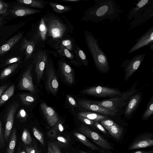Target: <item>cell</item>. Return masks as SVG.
<instances>
[{
	"mask_svg": "<svg viewBox=\"0 0 153 153\" xmlns=\"http://www.w3.org/2000/svg\"><path fill=\"white\" fill-rule=\"evenodd\" d=\"M43 17L47 29V44L55 50L61 40L71 36L74 27L64 16L48 13Z\"/></svg>",
	"mask_w": 153,
	"mask_h": 153,
	"instance_id": "6da1fadb",
	"label": "cell"
},
{
	"mask_svg": "<svg viewBox=\"0 0 153 153\" xmlns=\"http://www.w3.org/2000/svg\"><path fill=\"white\" fill-rule=\"evenodd\" d=\"M95 4L84 12L81 21L97 22L107 19L117 20L122 11L114 0H95Z\"/></svg>",
	"mask_w": 153,
	"mask_h": 153,
	"instance_id": "7a4b0ae2",
	"label": "cell"
},
{
	"mask_svg": "<svg viewBox=\"0 0 153 153\" xmlns=\"http://www.w3.org/2000/svg\"><path fill=\"white\" fill-rule=\"evenodd\" d=\"M84 36L86 43L93 59L95 65L98 71L106 73L110 67L108 57L100 47L98 39L89 31L85 30Z\"/></svg>",
	"mask_w": 153,
	"mask_h": 153,
	"instance_id": "3957f363",
	"label": "cell"
},
{
	"mask_svg": "<svg viewBox=\"0 0 153 153\" xmlns=\"http://www.w3.org/2000/svg\"><path fill=\"white\" fill-rule=\"evenodd\" d=\"M138 83V81H136L129 89L123 92L120 96L100 101H95V102L98 105L117 113L119 108L126 105V101L141 89H136Z\"/></svg>",
	"mask_w": 153,
	"mask_h": 153,
	"instance_id": "277c9868",
	"label": "cell"
},
{
	"mask_svg": "<svg viewBox=\"0 0 153 153\" xmlns=\"http://www.w3.org/2000/svg\"><path fill=\"white\" fill-rule=\"evenodd\" d=\"M51 53L55 56H58L55 51H52L40 48L33 56V62L35 65V72L36 74L37 82H40L48 58Z\"/></svg>",
	"mask_w": 153,
	"mask_h": 153,
	"instance_id": "5b68a950",
	"label": "cell"
},
{
	"mask_svg": "<svg viewBox=\"0 0 153 153\" xmlns=\"http://www.w3.org/2000/svg\"><path fill=\"white\" fill-rule=\"evenodd\" d=\"M80 93L97 97L111 98L121 96L123 92L115 88L97 85L89 87L82 90Z\"/></svg>",
	"mask_w": 153,
	"mask_h": 153,
	"instance_id": "8992f818",
	"label": "cell"
},
{
	"mask_svg": "<svg viewBox=\"0 0 153 153\" xmlns=\"http://www.w3.org/2000/svg\"><path fill=\"white\" fill-rule=\"evenodd\" d=\"M31 37L36 45L39 48H43L47 44V29L43 17L34 24L33 27Z\"/></svg>",
	"mask_w": 153,
	"mask_h": 153,
	"instance_id": "52a82bcc",
	"label": "cell"
},
{
	"mask_svg": "<svg viewBox=\"0 0 153 153\" xmlns=\"http://www.w3.org/2000/svg\"><path fill=\"white\" fill-rule=\"evenodd\" d=\"M78 131L80 133L91 139L101 148L107 150H113L112 146L108 140L93 131L87 126L83 124L80 125Z\"/></svg>",
	"mask_w": 153,
	"mask_h": 153,
	"instance_id": "ba28073f",
	"label": "cell"
},
{
	"mask_svg": "<svg viewBox=\"0 0 153 153\" xmlns=\"http://www.w3.org/2000/svg\"><path fill=\"white\" fill-rule=\"evenodd\" d=\"M146 56V53L138 54L130 59H125L122 63L121 68L125 72L124 78L126 81L128 80L138 69Z\"/></svg>",
	"mask_w": 153,
	"mask_h": 153,
	"instance_id": "9c48e42d",
	"label": "cell"
},
{
	"mask_svg": "<svg viewBox=\"0 0 153 153\" xmlns=\"http://www.w3.org/2000/svg\"><path fill=\"white\" fill-rule=\"evenodd\" d=\"M45 68L47 75V89L52 94L55 95L58 90L59 83L55 73L53 62L50 57L47 59Z\"/></svg>",
	"mask_w": 153,
	"mask_h": 153,
	"instance_id": "30bf717a",
	"label": "cell"
},
{
	"mask_svg": "<svg viewBox=\"0 0 153 153\" xmlns=\"http://www.w3.org/2000/svg\"><path fill=\"white\" fill-rule=\"evenodd\" d=\"M153 145V134L148 132L138 134L129 145L128 149L132 150L144 148Z\"/></svg>",
	"mask_w": 153,
	"mask_h": 153,
	"instance_id": "8fae6325",
	"label": "cell"
},
{
	"mask_svg": "<svg viewBox=\"0 0 153 153\" xmlns=\"http://www.w3.org/2000/svg\"><path fill=\"white\" fill-rule=\"evenodd\" d=\"M78 107L81 109L101 114L107 116L113 117L116 115L117 113L98 105L95 100L82 99L78 101Z\"/></svg>",
	"mask_w": 153,
	"mask_h": 153,
	"instance_id": "7c38bea8",
	"label": "cell"
},
{
	"mask_svg": "<svg viewBox=\"0 0 153 153\" xmlns=\"http://www.w3.org/2000/svg\"><path fill=\"white\" fill-rule=\"evenodd\" d=\"M33 67V65L31 64L23 73L19 82V87L21 90L28 91L33 94L36 89L31 74Z\"/></svg>",
	"mask_w": 153,
	"mask_h": 153,
	"instance_id": "4fadbf2b",
	"label": "cell"
},
{
	"mask_svg": "<svg viewBox=\"0 0 153 153\" xmlns=\"http://www.w3.org/2000/svg\"><path fill=\"white\" fill-rule=\"evenodd\" d=\"M136 43L129 50L128 53H131L137 50L143 46L153 44V26L149 29L142 36L136 41Z\"/></svg>",
	"mask_w": 153,
	"mask_h": 153,
	"instance_id": "5bb4252c",
	"label": "cell"
},
{
	"mask_svg": "<svg viewBox=\"0 0 153 153\" xmlns=\"http://www.w3.org/2000/svg\"><path fill=\"white\" fill-rule=\"evenodd\" d=\"M19 104L14 102L9 107L7 111L4 136L6 140L10 135L13 125L14 116L19 107Z\"/></svg>",
	"mask_w": 153,
	"mask_h": 153,
	"instance_id": "9a60e30c",
	"label": "cell"
},
{
	"mask_svg": "<svg viewBox=\"0 0 153 153\" xmlns=\"http://www.w3.org/2000/svg\"><path fill=\"white\" fill-rule=\"evenodd\" d=\"M58 65L65 82L72 85L74 82L73 71L71 66L63 59L58 60Z\"/></svg>",
	"mask_w": 153,
	"mask_h": 153,
	"instance_id": "2e32d148",
	"label": "cell"
},
{
	"mask_svg": "<svg viewBox=\"0 0 153 153\" xmlns=\"http://www.w3.org/2000/svg\"><path fill=\"white\" fill-rule=\"evenodd\" d=\"M153 15V2H151L146 9L134 18L130 24V28H134L139 24H142L150 19Z\"/></svg>",
	"mask_w": 153,
	"mask_h": 153,
	"instance_id": "e0dca14e",
	"label": "cell"
},
{
	"mask_svg": "<svg viewBox=\"0 0 153 153\" xmlns=\"http://www.w3.org/2000/svg\"><path fill=\"white\" fill-rule=\"evenodd\" d=\"M142 97L141 93L139 91L131 96L125 111V118H129L131 115L140 104Z\"/></svg>",
	"mask_w": 153,
	"mask_h": 153,
	"instance_id": "ac0fdd59",
	"label": "cell"
},
{
	"mask_svg": "<svg viewBox=\"0 0 153 153\" xmlns=\"http://www.w3.org/2000/svg\"><path fill=\"white\" fill-rule=\"evenodd\" d=\"M40 107L48 123L52 127L59 119L57 114L52 108L45 103H41Z\"/></svg>",
	"mask_w": 153,
	"mask_h": 153,
	"instance_id": "d6986e66",
	"label": "cell"
},
{
	"mask_svg": "<svg viewBox=\"0 0 153 153\" xmlns=\"http://www.w3.org/2000/svg\"><path fill=\"white\" fill-rule=\"evenodd\" d=\"M36 46L35 42L32 39L25 38L22 40L21 49L25 53V60L28 59L33 55Z\"/></svg>",
	"mask_w": 153,
	"mask_h": 153,
	"instance_id": "ffe728a7",
	"label": "cell"
},
{
	"mask_svg": "<svg viewBox=\"0 0 153 153\" xmlns=\"http://www.w3.org/2000/svg\"><path fill=\"white\" fill-rule=\"evenodd\" d=\"M73 52L75 56L74 59L71 60V63L77 66L84 65L87 66L88 65L89 62L85 53L78 45H76Z\"/></svg>",
	"mask_w": 153,
	"mask_h": 153,
	"instance_id": "44dd1931",
	"label": "cell"
},
{
	"mask_svg": "<svg viewBox=\"0 0 153 153\" xmlns=\"http://www.w3.org/2000/svg\"><path fill=\"white\" fill-rule=\"evenodd\" d=\"M11 11L13 15L19 17L35 14L41 12V10L39 9L21 6L15 7Z\"/></svg>",
	"mask_w": 153,
	"mask_h": 153,
	"instance_id": "7402d4cb",
	"label": "cell"
},
{
	"mask_svg": "<svg viewBox=\"0 0 153 153\" xmlns=\"http://www.w3.org/2000/svg\"><path fill=\"white\" fill-rule=\"evenodd\" d=\"M151 2L149 0H141L139 1L136 6L133 8L127 15V19L135 18L143 12Z\"/></svg>",
	"mask_w": 153,
	"mask_h": 153,
	"instance_id": "603a6c76",
	"label": "cell"
},
{
	"mask_svg": "<svg viewBox=\"0 0 153 153\" xmlns=\"http://www.w3.org/2000/svg\"><path fill=\"white\" fill-rule=\"evenodd\" d=\"M22 33H19L14 36L4 44L0 47V56L8 51L16 44L22 36Z\"/></svg>",
	"mask_w": 153,
	"mask_h": 153,
	"instance_id": "cb8c5ba5",
	"label": "cell"
},
{
	"mask_svg": "<svg viewBox=\"0 0 153 153\" xmlns=\"http://www.w3.org/2000/svg\"><path fill=\"white\" fill-rule=\"evenodd\" d=\"M16 1L21 4L39 9L46 8L48 4V1L42 0H18Z\"/></svg>",
	"mask_w": 153,
	"mask_h": 153,
	"instance_id": "d4e9b609",
	"label": "cell"
},
{
	"mask_svg": "<svg viewBox=\"0 0 153 153\" xmlns=\"http://www.w3.org/2000/svg\"><path fill=\"white\" fill-rule=\"evenodd\" d=\"M74 134L79 140L86 146L100 153H103V152L102 149H100L97 146L90 141L83 134L79 132H75L74 133Z\"/></svg>",
	"mask_w": 153,
	"mask_h": 153,
	"instance_id": "484cf974",
	"label": "cell"
},
{
	"mask_svg": "<svg viewBox=\"0 0 153 153\" xmlns=\"http://www.w3.org/2000/svg\"><path fill=\"white\" fill-rule=\"evenodd\" d=\"M78 116H81L87 118L94 121H101L107 118L108 117L106 115H103L100 114L91 112H79Z\"/></svg>",
	"mask_w": 153,
	"mask_h": 153,
	"instance_id": "4316f807",
	"label": "cell"
},
{
	"mask_svg": "<svg viewBox=\"0 0 153 153\" xmlns=\"http://www.w3.org/2000/svg\"><path fill=\"white\" fill-rule=\"evenodd\" d=\"M52 127L48 133V136L52 139L57 135L61 134L64 130L63 123L59 119Z\"/></svg>",
	"mask_w": 153,
	"mask_h": 153,
	"instance_id": "83f0119b",
	"label": "cell"
},
{
	"mask_svg": "<svg viewBox=\"0 0 153 153\" xmlns=\"http://www.w3.org/2000/svg\"><path fill=\"white\" fill-rule=\"evenodd\" d=\"M105 128L112 137L117 140L120 138L123 132V128L117 123Z\"/></svg>",
	"mask_w": 153,
	"mask_h": 153,
	"instance_id": "f1b7e54d",
	"label": "cell"
},
{
	"mask_svg": "<svg viewBox=\"0 0 153 153\" xmlns=\"http://www.w3.org/2000/svg\"><path fill=\"white\" fill-rule=\"evenodd\" d=\"M55 50L58 55L62 57L71 60L74 57V52L70 51L61 44L59 45Z\"/></svg>",
	"mask_w": 153,
	"mask_h": 153,
	"instance_id": "f546056e",
	"label": "cell"
},
{
	"mask_svg": "<svg viewBox=\"0 0 153 153\" xmlns=\"http://www.w3.org/2000/svg\"><path fill=\"white\" fill-rule=\"evenodd\" d=\"M59 44L62 45L69 51L73 52L75 49L77 45L75 39L72 36L62 40L60 41L58 46Z\"/></svg>",
	"mask_w": 153,
	"mask_h": 153,
	"instance_id": "4dcf8cb0",
	"label": "cell"
},
{
	"mask_svg": "<svg viewBox=\"0 0 153 153\" xmlns=\"http://www.w3.org/2000/svg\"><path fill=\"white\" fill-rule=\"evenodd\" d=\"M48 4L52 8L55 12L59 13H63L67 12L72 9L71 6L62 5L53 2H48Z\"/></svg>",
	"mask_w": 153,
	"mask_h": 153,
	"instance_id": "1f68e13d",
	"label": "cell"
},
{
	"mask_svg": "<svg viewBox=\"0 0 153 153\" xmlns=\"http://www.w3.org/2000/svg\"><path fill=\"white\" fill-rule=\"evenodd\" d=\"M16 141V130L14 128L12 131L10 139L7 147L6 153H14Z\"/></svg>",
	"mask_w": 153,
	"mask_h": 153,
	"instance_id": "d6a6232c",
	"label": "cell"
},
{
	"mask_svg": "<svg viewBox=\"0 0 153 153\" xmlns=\"http://www.w3.org/2000/svg\"><path fill=\"white\" fill-rule=\"evenodd\" d=\"M15 86L13 85H11L4 92L0 98V105L5 103L13 94Z\"/></svg>",
	"mask_w": 153,
	"mask_h": 153,
	"instance_id": "836d02e7",
	"label": "cell"
},
{
	"mask_svg": "<svg viewBox=\"0 0 153 153\" xmlns=\"http://www.w3.org/2000/svg\"><path fill=\"white\" fill-rule=\"evenodd\" d=\"M153 114V95H152L142 115L143 120H148Z\"/></svg>",
	"mask_w": 153,
	"mask_h": 153,
	"instance_id": "e575fe53",
	"label": "cell"
},
{
	"mask_svg": "<svg viewBox=\"0 0 153 153\" xmlns=\"http://www.w3.org/2000/svg\"><path fill=\"white\" fill-rule=\"evenodd\" d=\"M19 64V63H15L4 68L0 74V79H3L10 74L17 68Z\"/></svg>",
	"mask_w": 153,
	"mask_h": 153,
	"instance_id": "d590c367",
	"label": "cell"
},
{
	"mask_svg": "<svg viewBox=\"0 0 153 153\" xmlns=\"http://www.w3.org/2000/svg\"><path fill=\"white\" fill-rule=\"evenodd\" d=\"M21 102L24 105H30L34 102L36 98L32 95L27 93H22L19 95Z\"/></svg>",
	"mask_w": 153,
	"mask_h": 153,
	"instance_id": "8d00e7d4",
	"label": "cell"
},
{
	"mask_svg": "<svg viewBox=\"0 0 153 153\" xmlns=\"http://www.w3.org/2000/svg\"><path fill=\"white\" fill-rule=\"evenodd\" d=\"M54 141L56 143L60 146L66 147L69 144V140L68 137L59 134L57 135L53 139Z\"/></svg>",
	"mask_w": 153,
	"mask_h": 153,
	"instance_id": "74e56055",
	"label": "cell"
},
{
	"mask_svg": "<svg viewBox=\"0 0 153 153\" xmlns=\"http://www.w3.org/2000/svg\"><path fill=\"white\" fill-rule=\"evenodd\" d=\"M48 153H62L60 146L54 141L48 142Z\"/></svg>",
	"mask_w": 153,
	"mask_h": 153,
	"instance_id": "f35d334b",
	"label": "cell"
},
{
	"mask_svg": "<svg viewBox=\"0 0 153 153\" xmlns=\"http://www.w3.org/2000/svg\"><path fill=\"white\" fill-rule=\"evenodd\" d=\"M32 131L34 137L42 146H45V143L43 134L36 127H33Z\"/></svg>",
	"mask_w": 153,
	"mask_h": 153,
	"instance_id": "ab89813d",
	"label": "cell"
},
{
	"mask_svg": "<svg viewBox=\"0 0 153 153\" xmlns=\"http://www.w3.org/2000/svg\"><path fill=\"white\" fill-rule=\"evenodd\" d=\"M22 139L23 143L26 145H29L32 142V138L28 131L24 128L22 133Z\"/></svg>",
	"mask_w": 153,
	"mask_h": 153,
	"instance_id": "60d3db41",
	"label": "cell"
},
{
	"mask_svg": "<svg viewBox=\"0 0 153 153\" xmlns=\"http://www.w3.org/2000/svg\"><path fill=\"white\" fill-rule=\"evenodd\" d=\"M116 123L113 120L106 118L101 121V125L104 128L110 127Z\"/></svg>",
	"mask_w": 153,
	"mask_h": 153,
	"instance_id": "b9f144b4",
	"label": "cell"
},
{
	"mask_svg": "<svg viewBox=\"0 0 153 153\" xmlns=\"http://www.w3.org/2000/svg\"><path fill=\"white\" fill-rule=\"evenodd\" d=\"M8 6L7 4L0 0V14L6 13L8 10Z\"/></svg>",
	"mask_w": 153,
	"mask_h": 153,
	"instance_id": "7bdbcfd3",
	"label": "cell"
},
{
	"mask_svg": "<svg viewBox=\"0 0 153 153\" xmlns=\"http://www.w3.org/2000/svg\"><path fill=\"white\" fill-rule=\"evenodd\" d=\"M78 118L80 121L86 125L93 126L94 122L93 121L81 116H78Z\"/></svg>",
	"mask_w": 153,
	"mask_h": 153,
	"instance_id": "ee69618b",
	"label": "cell"
},
{
	"mask_svg": "<svg viewBox=\"0 0 153 153\" xmlns=\"http://www.w3.org/2000/svg\"><path fill=\"white\" fill-rule=\"evenodd\" d=\"M17 117L20 119L24 120L26 119L27 114L24 108H21L19 110L18 113Z\"/></svg>",
	"mask_w": 153,
	"mask_h": 153,
	"instance_id": "f6af8a7d",
	"label": "cell"
},
{
	"mask_svg": "<svg viewBox=\"0 0 153 153\" xmlns=\"http://www.w3.org/2000/svg\"><path fill=\"white\" fill-rule=\"evenodd\" d=\"M93 126L104 134H106L107 133V131L98 122L94 121Z\"/></svg>",
	"mask_w": 153,
	"mask_h": 153,
	"instance_id": "bcb514c9",
	"label": "cell"
},
{
	"mask_svg": "<svg viewBox=\"0 0 153 153\" xmlns=\"http://www.w3.org/2000/svg\"><path fill=\"white\" fill-rule=\"evenodd\" d=\"M20 58L19 57H13L8 59L5 62V65L14 63L20 61Z\"/></svg>",
	"mask_w": 153,
	"mask_h": 153,
	"instance_id": "7dc6e473",
	"label": "cell"
},
{
	"mask_svg": "<svg viewBox=\"0 0 153 153\" xmlns=\"http://www.w3.org/2000/svg\"><path fill=\"white\" fill-rule=\"evenodd\" d=\"M67 97L69 102L71 104L75 107H78L76 101L72 97L68 95H67Z\"/></svg>",
	"mask_w": 153,
	"mask_h": 153,
	"instance_id": "c3c4849f",
	"label": "cell"
},
{
	"mask_svg": "<svg viewBox=\"0 0 153 153\" xmlns=\"http://www.w3.org/2000/svg\"><path fill=\"white\" fill-rule=\"evenodd\" d=\"M37 150L34 147L27 146L26 148L27 153H37Z\"/></svg>",
	"mask_w": 153,
	"mask_h": 153,
	"instance_id": "681fc988",
	"label": "cell"
},
{
	"mask_svg": "<svg viewBox=\"0 0 153 153\" xmlns=\"http://www.w3.org/2000/svg\"><path fill=\"white\" fill-rule=\"evenodd\" d=\"M8 86V85H4L0 86V98Z\"/></svg>",
	"mask_w": 153,
	"mask_h": 153,
	"instance_id": "f907efd6",
	"label": "cell"
},
{
	"mask_svg": "<svg viewBox=\"0 0 153 153\" xmlns=\"http://www.w3.org/2000/svg\"><path fill=\"white\" fill-rule=\"evenodd\" d=\"M130 153H153V150L152 149L147 151L140 150L133 152Z\"/></svg>",
	"mask_w": 153,
	"mask_h": 153,
	"instance_id": "816d5d0a",
	"label": "cell"
},
{
	"mask_svg": "<svg viewBox=\"0 0 153 153\" xmlns=\"http://www.w3.org/2000/svg\"><path fill=\"white\" fill-rule=\"evenodd\" d=\"M60 1L67 2H79L81 0H60Z\"/></svg>",
	"mask_w": 153,
	"mask_h": 153,
	"instance_id": "f5cc1de1",
	"label": "cell"
},
{
	"mask_svg": "<svg viewBox=\"0 0 153 153\" xmlns=\"http://www.w3.org/2000/svg\"><path fill=\"white\" fill-rule=\"evenodd\" d=\"M1 122L0 120V138H1Z\"/></svg>",
	"mask_w": 153,
	"mask_h": 153,
	"instance_id": "db71d44e",
	"label": "cell"
},
{
	"mask_svg": "<svg viewBox=\"0 0 153 153\" xmlns=\"http://www.w3.org/2000/svg\"><path fill=\"white\" fill-rule=\"evenodd\" d=\"M79 153H88L86 152H84V151H79Z\"/></svg>",
	"mask_w": 153,
	"mask_h": 153,
	"instance_id": "11a10c76",
	"label": "cell"
},
{
	"mask_svg": "<svg viewBox=\"0 0 153 153\" xmlns=\"http://www.w3.org/2000/svg\"><path fill=\"white\" fill-rule=\"evenodd\" d=\"M2 20V18L0 17V24L1 23Z\"/></svg>",
	"mask_w": 153,
	"mask_h": 153,
	"instance_id": "9f6ffc18",
	"label": "cell"
},
{
	"mask_svg": "<svg viewBox=\"0 0 153 153\" xmlns=\"http://www.w3.org/2000/svg\"><path fill=\"white\" fill-rule=\"evenodd\" d=\"M20 153H26V152L24 151H23L20 152Z\"/></svg>",
	"mask_w": 153,
	"mask_h": 153,
	"instance_id": "6f0895ef",
	"label": "cell"
},
{
	"mask_svg": "<svg viewBox=\"0 0 153 153\" xmlns=\"http://www.w3.org/2000/svg\"><path fill=\"white\" fill-rule=\"evenodd\" d=\"M37 153H39V152L38 150L37 151Z\"/></svg>",
	"mask_w": 153,
	"mask_h": 153,
	"instance_id": "680465c9",
	"label": "cell"
}]
</instances>
